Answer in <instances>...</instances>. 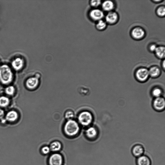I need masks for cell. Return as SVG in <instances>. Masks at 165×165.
I'll list each match as a JSON object with an SVG mask.
<instances>
[{"instance_id":"1","label":"cell","mask_w":165,"mask_h":165,"mask_svg":"<svg viewBox=\"0 0 165 165\" xmlns=\"http://www.w3.org/2000/svg\"><path fill=\"white\" fill-rule=\"evenodd\" d=\"M13 78V73L10 67L6 64L1 65L0 82L4 84H8L12 82Z\"/></svg>"},{"instance_id":"2","label":"cell","mask_w":165,"mask_h":165,"mask_svg":"<svg viewBox=\"0 0 165 165\" xmlns=\"http://www.w3.org/2000/svg\"><path fill=\"white\" fill-rule=\"evenodd\" d=\"M65 134L70 136L77 135L80 130L78 122L73 120H69L66 122L64 128Z\"/></svg>"},{"instance_id":"3","label":"cell","mask_w":165,"mask_h":165,"mask_svg":"<svg viewBox=\"0 0 165 165\" xmlns=\"http://www.w3.org/2000/svg\"><path fill=\"white\" fill-rule=\"evenodd\" d=\"M93 119V116L91 113L87 111L82 112L78 117V120L80 124L84 126L90 125Z\"/></svg>"},{"instance_id":"4","label":"cell","mask_w":165,"mask_h":165,"mask_svg":"<svg viewBox=\"0 0 165 165\" xmlns=\"http://www.w3.org/2000/svg\"><path fill=\"white\" fill-rule=\"evenodd\" d=\"M135 76L139 81L141 82H145L149 77V70L145 68H139L136 71Z\"/></svg>"},{"instance_id":"5","label":"cell","mask_w":165,"mask_h":165,"mask_svg":"<svg viewBox=\"0 0 165 165\" xmlns=\"http://www.w3.org/2000/svg\"><path fill=\"white\" fill-rule=\"evenodd\" d=\"M146 34L143 28L139 27H135L132 30L131 35L132 38L135 40H139L144 38Z\"/></svg>"},{"instance_id":"6","label":"cell","mask_w":165,"mask_h":165,"mask_svg":"<svg viewBox=\"0 0 165 165\" xmlns=\"http://www.w3.org/2000/svg\"><path fill=\"white\" fill-rule=\"evenodd\" d=\"M119 16L116 12L111 11L108 12L105 17L106 22L108 24L113 25L116 24L118 22Z\"/></svg>"},{"instance_id":"7","label":"cell","mask_w":165,"mask_h":165,"mask_svg":"<svg viewBox=\"0 0 165 165\" xmlns=\"http://www.w3.org/2000/svg\"><path fill=\"white\" fill-rule=\"evenodd\" d=\"M89 16L93 21H98L102 20L104 17V14L100 9L96 8L92 9L90 11Z\"/></svg>"},{"instance_id":"8","label":"cell","mask_w":165,"mask_h":165,"mask_svg":"<svg viewBox=\"0 0 165 165\" xmlns=\"http://www.w3.org/2000/svg\"><path fill=\"white\" fill-rule=\"evenodd\" d=\"M153 106L155 110L158 111H162L165 107L164 99L161 97L155 98L153 101Z\"/></svg>"},{"instance_id":"9","label":"cell","mask_w":165,"mask_h":165,"mask_svg":"<svg viewBox=\"0 0 165 165\" xmlns=\"http://www.w3.org/2000/svg\"><path fill=\"white\" fill-rule=\"evenodd\" d=\"M24 64V61L22 58L18 57L14 59L12 61L11 65L15 70L19 71L21 69Z\"/></svg>"},{"instance_id":"10","label":"cell","mask_w":165,"mask_h":165,"mask_svg":"<svg viewBox=\"0 0 165 165\" xmlns=\"http://www.w3.org/2000/svg\"><path fill=\"white\" fill-rule=\"evenodd\" d=\"M62 157L59 154H52L49 159V163L50 165H62Z\"/></svg>"},{"instance_id":"11","label":"cell","mask_w":165,"mask_h":165,"mask_svg":"<svg viewBox=\"0 0 165 165\" xmlns=\"http://www.w3.org/2000/svg\"><path fill=\"white\" fill-rule=\"evenodd\" d=\"M144 152V149L142 145L137 144L132 148V153L133 156L137 158L143 155Z\"/></svg>"},{"instance_id":"12","label":"cell","mask_w":165,"mask_h":165,"mask_svg":"<svg viewBox=\"0 0 165 165\" xmlns=\"http://www.w3.org/2000/svg\"><path fill=\"white\" fill-rule=\"evenodd\" d=\"M101 5L103 10L108 12L113 11L115 7L114 2L111 1H105L102 3Z\"/></svg>"},{"instance_id":"13","label":"cell","mask_w":165,"mask_h":165,"mask_svg":"<svg viewBox=\"0 0 165 165\" xmlns=\"http://www.w3.org/2000/svg\"><path fill=\"white\" fill-rule=\"evenodd\" d=\"M39 84V80L37 77H31L28 79L26 82L27 87L30 89H34Z\"/></svg>"},{"instance_id":"14","label":"cell","mask_w":165,"mask_h":165,"mask_svg":"<svg viewBox=\"0 0 165 165\" xmlns=\"http://www.w3.org/2000/svg\"><path fill=\"white\" fill-rule=\"evenodd\" d=\"M136 163L137 165H151V162L148 157L143 155L137 158Z\"/></svg>"},{"instance_id":"15","label":"cell","mask_w":165,"mask_h":165,"mask_svg":"<svg viewBox=\"0 0 165 165\" xmlns=\"http://www.w3.org/2000/svg\"><path fill=\"white\" fill-rule=\"evenodd\" d=\"M148 70L149 76L153 78H158L161 73V69L157 66H154L150 68Z\"/></svg>"},{"instance_id":"16","label":"cell","mask_w":165,"mask_h":165,"mask_svg":"<svg viewBox=\"0 0 165 165\" xmlns=\"http://www.w3.org/2000/svg\"><path fill=\"white\" fill-rule=\"evenodd\" d=\"M155 56L159 59H164L165 57V48L163 46H159L154 52Z\"/></svg>"},{"instance_id":"17","label":"cell","mask_w":165,"mask_h":165,"mask_svg":"<svg viewBox=\"0 0 165 165\" xmlns=\"http://www.w3.org/2000/svg\"><path fill=\"white\" fill-rule=\"evenodd\" d=\"M18 115L17 112L15 111H11L7 113L6 116V119L7 121L13 122L18 119Z\"/></svg>"},{"instance_id":"18","label":"cell","mask_w":165,"mask_h":165,"mask_svg":"<svg viewBox=\"0 0 165 165\" xmlns=\"http://www.w3.org/2000/svg\"><path fill=\"white\" fill-rule=\"evenodd\" d=\"M86 135L88 138L90 139L95 138L97 135V131L94 127H91L86 131Z\"/></svg>"},{"instance_id":"19","label":"cell","mask_w":165,"mask_h":165,"mask_svg":"<svg viewBox=\"0 0 165 165\" xmlns=\"http://www.w3.org/2000/svg\"><path fill=\"white\" fill-rule=\"evenodd\" d=\"M62 145L61 144L58 142V141H56L52 143L50 145V150L53 152L58 151L60 150L61 148Z\"/></svg>"},{"instance_id":"20","label":"cell","mask_w":165,"mask_h":165,"mask_svg":"<svg viewBox=\"0 0 165 165\" xmlns=\"http://www.w3.org/2000/svg\"><path fill=\"white\" fill-rule=\"evenodd\" d=\"M9 98L5 96L0 97V107H5L8 106L10 103Z\"/></svg>"},{"instance_id":"21","label":"cell","mask_w":165,"mask_h":165,"mask_svg":"<svg viewBox=\"0 0 165 165\" xmlns=\"http://www.w3.org/2000/svg\"><path fill=\"white\" fill-rule=\"evenodd\" d=\"M107 23L102 20L97 21L96 25L97 29L98 30L103 31L105 30L107 27Z\"/></svg>"},{"instance_id":"22","label":"cell","mask_w":165,"mask_h":165,"mask_svg":"<svg viewBox=\"0 0 165 165\" xmlns=\"http://www.w3.org/2000/svg\"><path fill=\"white\" fill-rule=\"evenodd\" d=\"M157 15L160 17H163L165 15V7L161 6L158 8L156 10Z\"/></svg>"},{"instance_id":"23","label":"cell","mask_w":165,"mask_h":165,"mask_svg":"<svg viewBox=\"0 0 165 165\" xmlns=\"http://www.w3.org/2000/svg\"><path fill=\"white\" fill-rule=\"evenodd\" d=\"M162 94V89L159 87L154 88L152 91V95L155 98L161 97Z\"/></svg>"},{"instance_id":"24","label":"cell","mask_w":165,"mask_h":165,"mask_svg":"<svg viewBox=\"0 0 165 165\" xmlns=\"http://www.w3.org/2000/svg\"><path fill=\"white\" fill-rule=\"evenodd\" d=\"M75 116L74 112L72 110H68L66 111L65 113V117L66 119L68 120H72Z\"/></svg>"},{"instance_id":"25","label":"cell","mask_w":165,"mask_h":165,"mask_svg":"<svg viewBox=\"0 0 165 165\" xmlns=\"http://www.w3.org/2000/svg\"><path fill=\"white\" fill-rule=\"evenodd\" d=\"M15 91V87L12 86H9L7 87L5 90V92L7 95L13 96Z\"/></svg>"},{"instance_id":"26","label":"cell","mask_w":165,"mask_h":165,"mask_svg":"<svg viewBox=\"0 0 165 165\" xmlns=\"http://www.w3.org/2000/svg\"><path fill=\"white\" fill-rule=\"evenodd\" d=\"M102 4L101 1L100 0H96V1H91L90 2L91 6L95 8H97L100 6Z\"/></svg>"},{"instance_id":"27","label":"cell","mask_w":165,"mask_h":165,"mask_svg":"<svg viewBox=\"0 0 165 165\" xmlns=\"http://www.w3.org/2000/svg\"><path fill=\"white\" fill-rule=\"evenodd\" d=\"M157 46L156 44H153L149 45L148 47V49L150 52H154L156 50Z\"/></svg>"},{"instance_id":"28","label":"cell","mask_w":165,"mask_h":165,"mask_svg":"<svg viewBox=\"0 0 165 165\" xmlns=\"http://www.w3.org/2000/svg\"><path fill=\"white\" fill-rule=\"evenodd\" d=\"M50 148L48 147H45L42 149V151L44 154H49L50 151Z\"/></svg>"},{"instance_id":"29","label":"cell","mask_w":165,"mask_h":165,"mask_svg":"<svg viewBox=\"0 0 165 165\" xmlns=\"http://www.w3.org/2000/svg\"><path fill=\"white\" fill-rule=\"evenodd\" d=\"M5 115L4 111L0 108V119H2Z\"/></svg>"},{"instance_id":"30","label":"cell","mask_w":165,"mask_h":165,"mask_svg":"<svg viewBox=\"0 0 165 165\" xmlns=\"http://www.w3.org/2000/svg\"><path fill=\"white\" fill-rule=\"evenodd\" d=\"M162 67L163 70H165V61L164 59H163L162 61Z\"/></svg>"},{"instance_id":"31","label":"cell","mask_w":165,"mask_h":165,"mask_svg":"<svg viewBox=\"0 0 165 165\" xmlns=\"http://www.w3.org/2000/svg\"><path fill=\"white\" fill-rule=\"evenodd\" d=\"M153 2L155 3H158L162 2L163 1H162V0H158V1H153Z\"/></svg>"},{"instance_id":"32","label":"cell","mask_w":165,"mask_h":165,"mask_svg":"<svg viewBox=\"0 0 165 165\" xmlns=\"http://www.w3.org/2000/svg\"><path fill=\"white\" fill-rule=\"evenodd\" d=\"M0 64H1V63H0ZM0 66H1V65H0Z\"/></svg>"}]
</instances>
